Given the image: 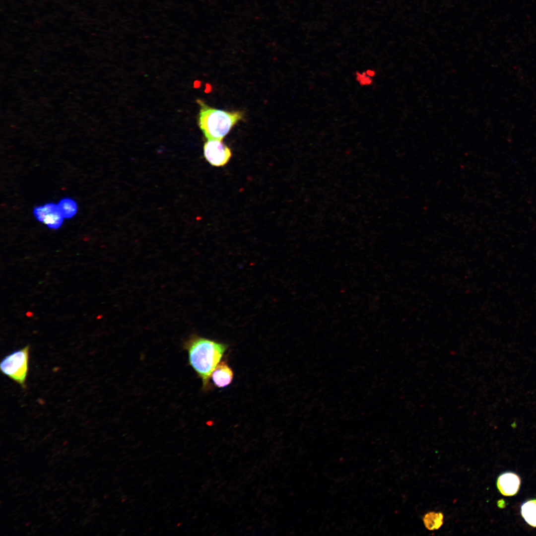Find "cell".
Wrapping results in <instances>:
<instances>
[{
    "mask_svg": "<svg viewBox=\"0 0 536 536\" xmlns=\"http://www.w3.org/2000/svg\"><path fill=\"white\" fill-rule=\"evenodd\" d=\"M444 515L441 512H430L423 518L424 525L429 530L439 529L443 524Z\"/></svg>",
    "mask_w": 536,
    "mask_h": 536,
    "instance_id": "10",
    "label": "cell"
},
{
    "mask_svg": "<svg viewBox=\"0 0 536 536\" xmlns=\"http://www.w3.org/2000/svg\"><path fill=\"white\" fill-rule=\"evenodd\" d=\"M29 345L14 351L6 355L0 364L1 372L5 376L25 388L28 372Z\"/></svg>",
    "mask_w": 536,
    "mask_h": 536,
    "instance_id": "3",
    "label": "cell"
},
{
    "mask_svg": "<svg viewBox=\"0 0 536 536\" xmlns=\"http://www.w3.org/2000/svg\"><path fill=\"white\" fill-rule=\"evenodd\" d=\"M521 513L529 525L536 527V500H531L523 503L521 507Z\"/></svg>",
    "mask_w": 536,
    "mask_h": 536,
    "instance_id": "7",
    "label": "cell"
},
{
    "mask_svg": "<svg viewBox=\"0 0 536 536\" xmlns=\"http://www.w3.org/2000/svg\"><path fill=\"white\" fill-rule=\"evenodd\" d=\"M520 483V478L516 474L507 472L499 475L497 479V486L503 495L513 496L518 491Z\"/></svg>",
    "mask_w": 536,
    "mask_h": 536,
    "instance_id": "5",
    "label": "cell"
},
{
    "mask_svg": "<svg viewBox=\"0 0 536 536\" xmlns=\"http://www.w3.org/2000/svg\"><path fill=\"white\" fill-rule=\"evenodd\" d=\"M189 362L202 383L204 390L210 389L209 379L212 373L220 362L228 345L193 334L184 342Z\"/></svg>",
    "mask_w": 536,
    "mask_h": 536,
    "instance_id": "1",
    "label": "cell"
},
{
    "mask_svg": "<svg viewBox=\"0 0 536 536\" xmlns=\"http://www.w3.org/2000/svg\"><path fill=\"white\" fill-rule=\"evenodd\" d=\"M366 73L370 77L374 78L376 75V71L372 68L367 69L365 70Z\"/></svg>",
    "mask_w": 536,
    "mask_h": 536,
    "instance_id": "12",
    "label": "cell"
},
{
    "mask_svg": "<svg viewBox=\"0 0 536 536\" xmlns=\"http://www.w3.org/2000/svg\"><path fill=\"white\" fill-rule=\"evenodd\" d=\"M64 219L57 204V205L46 215L42 223L49 228L55 230L62 225Z\"/></svg>",
    "mask_w": 536,
    "mask_h": 536,
    "instance_id": "9",
    "label": "cell"
},
{
    "mask_svg": "<svg viewBox=\"0 0 536 536\" xmlns=\"http://www.w3.org/2000/svg\"><path fill=\"white\" fill-rule=\"evenodd\" d=\"M204 156L212 166H223L230 160L232 152L222 140L208 139L203 146Z\"/></svg>",
    "mask_w": 536,
    "mask_h": 536,
    "instance_id": "4",
    "label": "cell"
},
{
    "mask_svg": "<svg viewBox=\"0 0 536 536\" xmlns=\"http://www.w3.org/2000/svg\"><path fill=\"white\" fill-rule=\"evenodd\" d=\"M356 81L362 86H369L373 84V78L369 76L365 71H356L354 74Z\"/></svg>",
    "mask_w": 536,
    "mask_h": 536,
    "instance_id": "11",
    "label": "cell"
},
{
    "mask_svg": "<svg viewBox=\"0 0 536 536\" xmlns=\"http://www.w3.org/2000/svg\"><path fill=\"white\" fill-rule=\"evenodd\" d=\"M210 378L215 386L223 388L232 383L234 372L226 361H221L216 367Z\"/></svg>",
    "mask_w": 536,
    "mask_h": 536,
    "instance_id": "6",
    "label": "cell"
},
{
    "mask_svg": "<svg viewBox=\"0 0 536 536\" xmlns=\"http://www.w3.org/2000/svg\"><path fill=\"white\" fill-rule=\"evenodd\" d=\"M197 102L200 106L199 125L207 139L222 140L243 117L242 112H228L213 108L200 99Z\"/></svg>",
    "mask_w": 536,
    "mask_h": 536,
    "instance_id": "2",
    "label": "cell"
},
{
    "mask_svg": "<svg viewBox=\"0 0 536 536\" xmlns=\"http://www.w3.org/2000/svg\"><path fill=\"white\" fill-rule=\"evenodd\" d=\"M57 205L60 213L65 219L73 217L77 212V203L71 198H65L61 199Z\"/></svg>",
    "mask_w": 536,
    "mask_h": 536,
    "instance_id": "8",
    "label": "cell"
}]
</instances>
